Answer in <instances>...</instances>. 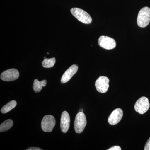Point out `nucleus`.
<instances>
[{
	"label": "nucleus",
	"instance_id": "ddd939ff",
	"mask_svg": "<svg viewBox=\"0 0 150 150\" xmlns=\"http://www.w3.org/2000/svg\"><path fill=\"white\" fill-rule=\"evenodd\" d=\"M16 105L17 103L16 100H12L5 105L4 106H3L2 108L1 109V112L4 114L7 113L11 111L12 109L14 108L16 106Z\"/></svg>",
	"mask_w": 150,
	"mask_h": 150
},
{
	"label": "nucleus",
	"instance_id": "9b49d317",
	"mask_svg": "<svg viewBox=\"0 0 150 150\" xmlns=\"http://www.w3.org/2000/svg\"><path fill=\"white\" fill-rule=\"evenodd\" d=\"M70 117L69 113L64 111L62 113L61 119V129L62 132L66 133L69 129Z\"/></svg>",
	"mask_w": 150,
	"mask_h": 150
},
{
	"label": "nucleus",
	"instance_id": "4468645a",
	"mask_svg": "<svg viewBox=\"0 0 150 150\" xmlns=\"http://www.w3.org/2000/svg\"><path fill=\"white\" fill-rule=\"evenodd\" d=\"M13 121L11 119L6 120L1 124L0 132H4L11 129L13 125Z\"/></svg>",
	"mask_w": 150,
	"mask_h": 150
},
{
	"label": "nucleus",
	"instance_id": "7ed1b4c3",
	"mask_svg": "<svg viewBox=\"0 0 150 150\" xmlns=\"http://www.w3.org/2000/svg\"><path fill=\"white\" fill-rule=\"evenodd\" d=\"M86 116L83 112H79L77 114L75 118L74 129L76 133L81 134L83 131L86 125Z\"/></svg>",
	"mask_w": 150,
	"mask_h": 150
},
{
	"label": "nucleus",
	"instance_id": "9d476101",
	"mask_svg": "<svg viewBox=\"0 0 150 150\" xmlns=\"http://www.w3.org/2000/svg\"><path fill=\"white\" fill-rule=\"evenodd\" d=\"M79 67L77 65L74 64L70 67L69 69L65 71L64 74L62 76L61 79V83H66L71 79L77 72Z\"/></svg>",
	"mask_w": 150,
	"mask_h": 150
},
{
	"label": "nucleus",
	"instance_id": "f3484780",
	"mask_svg": "<svg viewBox=\"0 0 150 150\" xmlns=\"http://www.w3.org/2000/svg\"><path fill=\"white\" fill-rule=\"evenodd\" d=\"M108 150H121V148L120 146H114L110 148V149H108Z\"/></svg>",
	"mask_w": 150,
	"mask_h": 150
},
{
	"label": "nucleus",
	"instance_id": "dca6fc26",
	"mask_svg": "<svg viewBox=\"0 0 150 150\" xmlns=\"http://www.w3.org/2000/svg\"><path fill=\"white\" fill-rule=\"evenodd\" d=\"M144 149L145 150H150V137L149 138L146 143Z\"/></svg>",
	"mask_w": 150,
	"mask_h": 150
},
{
	"label": "nucleus",
	"instance_id": "f8f14e48",
	"mask_svg": "<svg viewBox=\"0 0 150 150\" xmlns=\"http://www.w3.org/2000/svg\"><path fill=\"white\" fill-rule=\"evenodd\" d=\"M47 84V81L46 80L39 81L38 79H35L33 84V89L35 93L40 92L43 87L46 86Z\"/></svg>",
	"mask_w": 150,
	"mask_h": 150
},
{
	"label": "nucleus",
	"instance_id": "0eeeda50",
	"mask_svg": "<svg viewBox=\"0 0 150 150\" xmlns=\"http://www.w3.org/2000/svg\"><path fill=\"white\" fill-rule=\"evenodd\" d=\"M109 80L104 76H100L95 83V86L97 91L101 93H105L109 88Z\"/></svg>",
	"mask_w": 150,
	"mask_h": 150
},
{
	"label": "nucleus",
	"instance_id": "f03ea898",
	"mask_svg": "<svg viewBox=\"0 0 150 150\" xmlns=\"http://www.w3.org/2000/svg\"><path fill=\"white\" fill-rule=\"evenodd\" d=\"M72 14L79 21L84 23L88 24L91 23L92 19L91 16L87 12L78 8H73L71 10Z\"/></svg>",
	"mask_w": 150,
	"mask_h": 150
},
{
	"label": "nucleus",
	"instance_id": "6e6552de",
	"mask_svg": "<svg viewBox=\"0 0 150 150\" xmlns=\"http://www.w3.org/2000/svg\"><path fill=\"white\" fill-rule=\"evenodd\" d=\"M19 77V73L16 69H11L6 70L1 75V79L5 81H11L17 79Z\"/></svg>",
	"mask_w": 150,
	"mask_h": 150
},
{
	"label": "nucleus",
	"instance_id": "f257e3e1",
	"mask_svg": "<svg viewBox=\"0 0 150 150\" xmlns=\"http://www.w3.org/2000/svg\"><path fill=\"white\" fill-rule=\"evenodd\" d=\"M150 22V8L148 7L143 8L139 12L137 17L138 26L141 28L146 27Z\"/></svg>",
	"mask_w": 150,
	"mask_h": 150
},
{
	"label": "nucleus",
	"instance_id": "6ab92c4d",
	"mask_svg": "<svg viewBox=\"0 0 150 150\" xmlns=\"http://www.w3.org/2000/svg\"><path fill=\"white\" fill-rule=\"evenodd\" d=\"M83 109H80V110H79V112H83Z\"/></svg>",
	"mask_w": 150,
	"mask_h": 150
},
{
	"label": "nucleus",
	"instance_id": "423d86ee",
	"mask_svg": "<svg viewBox=\"0 0 150 150\" xmlns=\"http://www.w3.org/2000/svg\"><path fill=\"white\" fill-rule=\"evenodd\" d=\"M98 43L100 47L107 50L113 49L116 46V42L114 39L104 35L99 37Z\"/></svg>",
	"mask_w": 150,
	"mask_h": 150
},
{
	"label": "nucleus",
	"instance_id": "a211bd4d",
	"mask_svg": "<svg viewBox=\"0 0 150 150\" xmlns=\"http://www.w3.org/2000/svg\"><path fill=\"white\" fill-rule=\"evenodd\" d=\"M27 150H41L42 149L37 147H30L26 149Z\"/></svg>",
	"mask_w": 150,
	"mask_h": 150
},
{
	"label": "nucleus",
	"instance_id": "2eb2a0df",
	"mask_svg": "<svg viewBox=\"0 0 150 150\" xmlns=\"http://www.w3.org/2000/svg\"><path fill=\"white\" fill-rule=\"evenodd\" d=\"M56 63V59L52 58L51 59H45L42 62L43 67L46 68L53 67Z\"/></svg>",
	"mask_w": 150,
	"mask_h": 150
},
{
	"label": "nucleus",
	"instance_id": "1a4fd4ad",
	"mask_svg": "<svg viewBox=\"0 0 150 150\" xmlns=\"http://www.w3.org/2000/svg\"><path fill=\"white\" fill-rule=\"evenodd\" d=\"M123 116V111L121 108H117L113 110L108 118V123L111 125L118 124Z\"/></svg>",
	"mask_w": 150,
	"mask_h": 150
},
{
	"label": "nucleus",
	"instance_id": "20e7f679",
	"mask_svg": "<svg viewBox=\"0 0 150 150\" xmlns=\"http://www.w3.org/2000/svg\"><path fill=\"white\" fill-rule=\"evenodd\" d=\"M150 103L149 99L146 97H142L135 103L134 108L140 114H144L149 110Z\"/></svg>",
	"mask_w": 150,
	"mask_h": 150
},
{
	"label": "nucleus",
	"instance_id": "39448f33",
	"mask_svg": "<svg viewBox=\"0 0 150 150\" xmlns=\"http://www.w3.org/2000/svg\"><path fill=\"white\" fill-rule=\"evenodd\" d=\"M56 124V120L52 115H46L43 117L41 121V128L45 132H51L53 131Z\"/></svg>",
	"mask_w": 150,
	"mask_h": 150
}]
</instances>
